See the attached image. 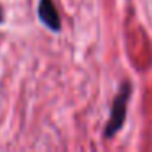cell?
<instances>
[{
  "mask_svg": "<svg viewBox=\"0 0 152 152\" xmlns=\"http://www.w3.org/2000/svg\"><path fill=\"white\" fill-rule=\"evenodd\" d=\"M132 95V82L129 79L123 80L119 83L118 93L115 95L110 106V118L103 129V139H113L126 124L128 118V106Z\"/></svg>",
  "mask_w": 152,
  "mask_h": 152,
  "instance_id": "1",
  "label": "cell"
},
{
  "mask_svg": "<svg viewBox=\"0 0 152 152\" xmlns=\"http://www.w3.org/2000/svg\"><path fill=\"white\" fill-rule=\"evenodd\" d=\"M38 18H39V23L44 28H48L51 33L57 34L62 31V21H61V15L57 12L54 0H39V4H38Z\"/></svg>",
  "mask_w": 152,
  "mask_h": 152,
  "instance_id": "2",
  "label": "cell"
},
{
  "mask_svg": "<svg viewBox=\"0 0 152 152\" xmlns=\"http://www.w3.org/2000/svg\"><path fill=\"white\" fill-rule=\"evenodd\" d=\"M4 21H5V12L2 8V5H0V25H4Z\"/></svg>",
  "mask_w": 152,
  "mask_h": 152,
  "instance_id": "3",
  "label": "cell"
}]
</instances>
